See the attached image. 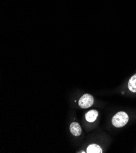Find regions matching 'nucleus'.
<instances>
[{"label": "nucleus", "instance_id": "1", "mask_svg": "<svg viewBox=\"0 0 136 153\" xmlns=\"http://www.w3.org/2000/svg\"><path fill=\"white\" fill-rule=\"evenodd\" d=\"M129 121L128 115L125 112L117 113L112 119V123L115 128H122L125 126Z\"/></svg>", "mask_w": 136, "mask_h": 153}, {"label": "nucleus", "instance_id": "2", "mask_svg": "<svg viewBox=\"0 0 136 153\" xmlns=\"http://www.w3.org/2000/svg\"><path fill=\"white\" fill-rule=\"evenodd\" d=\"M94 102V97L90 94H85L79 100L78 104L82 109H87L91 107Z\"/></svg>", "mask_w": 136, "mask_h": 153}, {"label": "nucleus", "instance_id": "3", "mask_svg": "<svg viewBox=\"0 0 136 153\" xmlns=\"http://www.w3.org/2000/svg\"><path fill=\"white\" fill-rule=\"evenodd\" d=\"M70 132L74 135V136H80L82 132V129L81 128V126L77 122H73V123H71L70 126Z\"/></svg>", "mask_w": 136, "mask_h": 153}, {"label": "nucleus", "instance_id": "4", "mask_svg": "<svg viewBox=\"0 0 136 153\" xmlns=\"http://www.w3.org/2000/svg\"><path fill=\"white\" fill-rule=\"evenodd\" d=\"M98 116V112L96 110L89 111L85 115V120L88 122H90V123L94 122L97 120Z\"/></svg>", "mask_w": 136, "mask_h": 153}, {"label": "nucleus", "instance_id": "5", "mask_svg": "<svg viewBox=\"0 0 136 153\" xmlns=\"http://www.w3.org/2000/svg\"><path fill=\"white\" fill-rule=\"evenodd\" d=\"M87 153H102L103 149L101 147L97 144L90 145L87 148Z\"/></svg>", "mask_w": 136, "mask_h": 153}, {"label": "nucleus", "instance_id": "6", "mask_svg": "<svg viewBox=\"0 0 136 153\" xmlns=\"http://www.w3.org/2000/svg\"><path fill=\"white\" fill-rule=\"evenodd\" d=\"M128 89L132 93H136V74L129 79L128 84Z\"/></svg>", "mask_w": 136, "mask_h": 153}]
</instances>
